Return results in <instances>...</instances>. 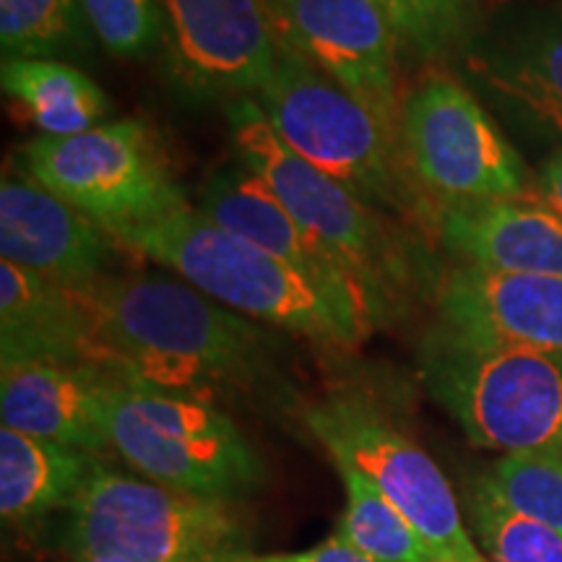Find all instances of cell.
<instances>
[{
  "instance_id": "18",
  "label": "cell",
  "mask_w": 562,
  "mask_h": 562,
  "mask_svg": "<svg viewBox=\"0 0 562 562\" xmlns=\"http://www.w3.org/2000/svg\"><path fill=\"white\" fill-rule=\"evenodd\" d=\"M89 360V331L68 284L0 261V364Z\"/></svg>"
},
{
  "instance_id": "25",
  "label": "cell",
  "mask_w": 562,
  "mask_h": 562,
  "mask_svg": "<svg viewBox=\"0 0 562 562\" xmlns=\"http://www.w3.org/2000/svg\"><path fill=\"white\" fill-rule=\"evenodd\" d=\"M404 50L440 60L463 50L480 24V0H375Z\"/></svg>"
},
{
  "instance_id": "31",
  "label": "cell",
  "mask_w": 562,
  "mask_h": 562,
  "mask_svg": "<svg viewBox=\"0 0 562 562\" xmlns=\"http://www.w3.org/2000/svg\"><path fill=\"white\" fill-rule=\"evenodd\" d=\"M266 3H269V0H266Z\"/></svg>"
},
{
  "instance_id": "13",
  "label": "cell",
  "mask_w": 562,
  "mask_h": 562,
  "mask_svg": "<svg viewBox=\"0 0 562 562\" xmlns=\"http://www.w3.org/2000/svg\"><path fill=\"white\" fill-rule=\"evenodd\" d=\"M438 328L562 360V277L463 263L438 281Z\"/></svg>"
},
{
  "instance_id": "14",
  "label": "cell",
  "mask_w": 562,
  "mask_h": 562,
  "mask_svg": "<svg viewBox=\"0 0 562 562\" xmlns=\"http://www.w3.org/2000/svg\"><path fill=\"white\" fill-rule=\"evenodd\" d=\"M123 375L83 360L0 364L3 427L94 456L110 448V404Z\"/></svg>"
},
{
  "instance_id": "9",
  "label": "cell",
  "mask_w": 562,
  "mask_h": 562,
  "mask_svg": "<svg viewBox=\"0 0 562 562\" xmlns=\"http://www.w3.org/2000/svg\"><path fill=\"white\" fill-rule=\"evenodd\" d=\"M302 422L336 467L355 469L409 518L440 562H490L463 526L438 463L375 402L336 393L305 406Z\"/></svg>"
},
{
  "instance_id": "29",
  "label": "cell",
  "mask_w": 562,
  "mask_h": 562,
  "mask_svg": "<svg viewBox=\"0 0 562 562\" xmlns=\"http://www.w3.org/2000/svg\"><path fill=\"white\" fill-rule=\"evenodd\" d=\"M526 199H531V203H539V206H544L562 220V149L547 159V165L542 167V172H539V178L531 186Z\"/></svg>"
},
{
  "instance_id": "1",
  "label": "cell",
  "mask_w": 562,
  "mask_h": 562,
  "mask_svg": "<svg viewBox=\"0 0 562 562\" xmlns=\"http://www.w3.org/2000/svg\"><path fill=\"white\" fill-rule=\"evenodd\" d=\"M68 286L87 318L89 360L128 381L214 404L269 368V336L188 281L102 273Z\"/></svg>"
},
{
  "instance_id": "28",
  "label": "cell",
  "mask_w": 562,
  "mask_h": 562,
  "mask_svg": "<svg viewBox=\"0 0 562 562\" xmlns=\"http://www.w3.org/2000/svg\"><path fill=\"white\" fill-rule=\"evenodd\" d=\"M220 562H375L368 554L355 550L347 539L334 533L326 542L311 547L302 552H281V554H256V552H237Z\"/></svg>"
},
{
  "instance_id": "2",
  "label": "cell",
  "mask_w": 562,
  "mask_h": 562,
  "mask_svg": "<svg viewBox=\"0 0 562 562\" xmlns=\"http://www.w3.org/2000/svg\"><path fill=\"white\" fill-rule=\"evenodd\" d=\"M110 237L121 248L172 269L229 311L323 347H357L381 323L364 300L292 269L199 209L110 229Z\"/></svg>"
},
{
  "instance_id": "12",
  "label": "cell",
  "mask_w": 562,
  "mask_h": 562,
  "mask_svg": "<svg viewBox=\"0 0 562 562\" xmlns=\"http://www.w3.org/2000/svg\"><path fill=\"white\" fill-rule=\"evenodd\" d=\"M279 42L402 133L398 42L375 0H269Z\"/></svg>"
},
{
  "instance_id": "16",
  "label": "cell",
  "mask_w": 562,
  "mask_h": 562,
  "mask_svg": "<svg viewBox=\"0 0 562 562\" xmlns=\"http://www.w3.org/2000/svg\"><path fill=\"white\" fill-rule=\"evenodd\" d=\"M199 211L220 227L235 232L243 240L290 263L292 269L307 273L334 290L364 300L378 315V321H385L370 294L362 290L360 279L355 277L349 263L302 227L290 211L281 206L271 188L258 180L248 167L240 165L211 175L201 191Z\"/></svg>"
},
{
  "instance_id": "5",
  "label": "cell",
  "mask_w": 562,
  "mask_h": 562,
  "mask_svg": "<svg viewBox=\"0 0 562 562\" xmlns=\"http://www.w3.org/2000/svg\"><path fill=\"white\" fill-rule=\"evenodd\" d=\"M422 381L487 451L562 453V360L446 334L427 336Z\"/></svg>"
},
{
  "instance_id": "7",
  "label": "cell",
  "mask_w": 562,
  "mask_h": 562,
  "mask_svg": "<svg viewBox=\"0 0 562 562\" xmlns=\"http://www.w3.org/2000/svg\"><path fill=\"white\" fill-rule=\"evenodd\" d=\"M110 448L133 472L203 501L235 503L263 482V463L227 414L123 378L110 404Z\"/></svg>"
},
{
  "instance_id": "10",
  "label": "cell",
  "mask_w": 562,
  "mask_h": 562,
  "mask_svg": "<svg viewBox=\"0 0 562 562\" xmlns=\"http://www.w3.org/2000/svg\"><path fill=\"white\" fill-rule=\"evenodd\" d=\"M402 138L414 180L438 209L531 191L521 154L451 76L435 74L406 97Z\"/></svg>"
},
{
  "instance_id": "19",
  "label": "cell",
  "mask_w": 562,
  "mask_h": 562,
  "mask_svg": "<svg viewBox=\"0 0 562 562\" xmlns=\"http://www.w3.org/2000/svg\"><path fill=\"white\" fill-rule=\"evenodd\" d=\"M474 76L537 128L562 138V21L544 19L476 55Z\"/></svg>"
},
{
  "instance_id": "4",
  "label": "cell",
  "mask_w": 562,
  "mask_h": 562,
  "mask_svg": "<svg viewBox=\"0 0 562 562\" xmlns=\"http://www.w3.org/2000/svg\"><path fill=\"white\" fill-rule=\"evenodd\" d=\"M227 123L240 165L271 188L302 227L339 252L383 318H389L393 307L422 284L425 273L409 235L344 182L297 157L273 133L256 100L240 97L227 102Z\"/></svg>"
},
{
  "instance_id": "30",
  "label": "cell",
  "mask_w": 562,
  "mask_h": 562,
  "mask_svg": "<svg viewBox=\"0 0 562 562\" xmlns=\"http://www.w3.org/2000/svg\"><path fill=\"white\" fill-rule=\"evenodd\" d=\"M74 562H100V560H87V558H74Z\"/></svg>"
},
{
  "instance_id": "20",
  "label": "cell",
  "mask_w": 562,
  "mask_h": 562,
  "mask_svg": "<svg viewBox=\"0 0 562 562\" xmlns=\"http://www.w3.org/2000/svg\"><path fill=\"white\" fill-rule=\"evenodd\" d=\"M94 456L60 442L0 427V516L32 529L53 510H66L87 480Z\"/></svg>"
},
{
  "instance_id": "26",
  "label": "cell",
  "mask_w": 562,
  "mask_h": 562,
  "mask_svg": "<svg viewBox=\"0 0 562 562\" xmlns=\"http://www.w3.org/2000/svg\"><path fill=\"white\" fill-rule=\"evenodd\" d=\"M487 480L510 508L562 537V453H513L492 463Z\"/></svg>"
},
{
  "instance_id": "17",
  "label": "cell",
  "mask_w": 562,
  "mask_h": 562,
  "mask_svg": "<svg viewBox=\"0 0 562 562\" xmlns=\"http://www.w3.org/2000/svg\"><path fill=\"white\" fill-rule=\"evenodd\" d=\"M435 232L469 266L562 277V220L531 201L440 206Z\"/></svg>"
},
{
  "instance_id": "22",
  "label": "cell",
  "mask_w": 562,
  "mask_h": 562,
  "mask_svg": "<svg viewBox=\"0 0 562 562\" xmlns=\"http://www.w3.org/2000/svg\"><path fill=\"white\" fill-rule=\"evenodd\" d=\"M347 490L339 537L375 562H440L414 524L355 469L336 467Z\"/></svg>"
},
{
  "instance_id": "3",
  "label": "cell",
  "mask_w": 562,
  "mask_h": 562,
  "mask_svg": "<svg viewBox=\"0 0 562 562\" xmlns=\"http://www.w3.org/2000/svg\"><path fill=\"white\" fill-rule=\"evenodd\" d=\"M256 102L297 157L375 209L435 227L438 206L414 180L402 133L311 60L281 47L277 68Z\"/></svg>"
},
{
  "instance_id": "11",
  "label": "cell",
  "mask_w": 562,
  "mask_h": 562,
  "mask_svg": "<svg viewBox=\"0 0 562 562\" xmlns=\"http://www.w3.org/2000/svg\"><path fill=\"white\" fill-rule=\"evenodd\" d=\"M165 68L195 102L258 94L277 68L281 42L266 0H161Z\"/></svg>"
},
{
  "instance_id": "27",
  "label": "cell",
  "mask_w": 562,
  "mask_h": 562,
  "mask_svg": "<svg viewBox=\"0 0 562 562\" xmlns=\"http://www.w3.org/2000/svg\"><path fill=\"white\" fill-rule=\"evenodd\" d=\"M81 5L91 34L112 58L138 60L165 45L161 0H81Z\"/></svg>"
},
{
  "instance_id": "24",
  "label": "cell",
  "mask_w": 562,
  "mask_h": 562,
  "mask_svg": "<svg viewBox=\"0 0 562 562\" xmlns=\"http://www.w3.org/2000/svg\"><path fill=\"white\" fill-rule=\"evenodd\" d=\"M469 521L492 562H562V537L497 495L487 476L469 492Z\"/></svg>"
},
{
  "instance_id": "6",
  "label": "cell",
  "mask_w": 562,
  "mask_h": 562,
  "mask_svg": "<svg viewBox=\"0 0 562 562\" xmlns=\"http://www.w3.org/2000/svg\"><path fill=\"white\" fill-rule=\"evenodd\" d=\"M63 544L70 558L100 562H220L250 550L229 503L182 495L97 459L66 508Z\"/></svg>"
},
{
  "instance_id": "15",
  "label": "cell",
  "mask_w": 562,
  "mask_h": 562,
  "mask_svg": "<svg viewBox=\"0 0 562 562\" xmlns=\"http://www.w3.org/2000/svg\"><path fill=\"white\" fill-rule=\"evenodd\" d=\"M115 248L108 229L37 180L5 175L0 182V261L79 284L110 273Z\"/></svg>"
},
{
  "instance_id": "21",
  "label": "cell",
  "mask_w": 562,
  "mask_h": 562,
  "mask_svg": "<svg viewBox=\"0 0 562 562\" xmlns=\"http://www.w3.org/2000/svg\"><path fill=\"white\" fill-rule=\"evenodd\" d=\"M0 83L5 97L21 104L42 136H76L97 128L110 112V100L100 83L63 60H3Z\"/></svg>"
},
{
  "instance_id": "8",
  "label": "cell",
  "mask_w": 562,
  "mask_h": 562,
  "mask_svg": "<svg viewBox=\"0 0 562 562\" xmlns=\"http://www.w3.org/2000/svg\"><path fill=\"white\" fill-rule=\"evenodd\" d=\"M16 165L21 175L108 232L188 209L159 138L140 121L97 125L63 138H32L19 149Z\"/></svg>"
},
{
  "instance_id": "23",
  "label": "cell",
  "mask_w": 562,
  "mask_h": 562,
  "mask_svg": "<svg viewBox=\"0 0 562 562\" xmlns=\"http://www.w3.org/2000/svg\"><path fill=\"white\" fill-rule=\"evenodd\" d=\"M91 37L81 0H0L3 60L81 55Z\"/></svg>"
}]
</instances>
